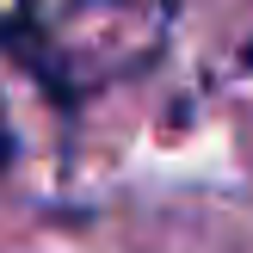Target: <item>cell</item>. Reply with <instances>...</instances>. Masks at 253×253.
I'll use <instances>...</instances> for the list:
<instances>
[{
  "label": "cell",
  "mask_w": 253,
  "mask_h": 253,
  "mask_svg": "<svg viewBox=\"0 0 253 253\" xmlns=\"http://www.w3.org/2000/svg\"><path fill=\"white\" fill-rule=\"evenodd\" d=\"M241 68H253V43H247V56H241Z\"/></svg>",
  "instance_id": "cell-1"
},
{
  "label": "cell",
  "mask_w": 253,
  "mask_h": 253,
  "mask_svg": "<svg viewBox=\"0 0 253 253\" xmlns=\"http://www.w3.org/2000/svg\"><path fill=\"white\" fill-rule=\"evenodd\" d=\"M0 155H6V130H0Z\"/></svg>",
  "instance_id": "cell-2"
}]
</instances>
